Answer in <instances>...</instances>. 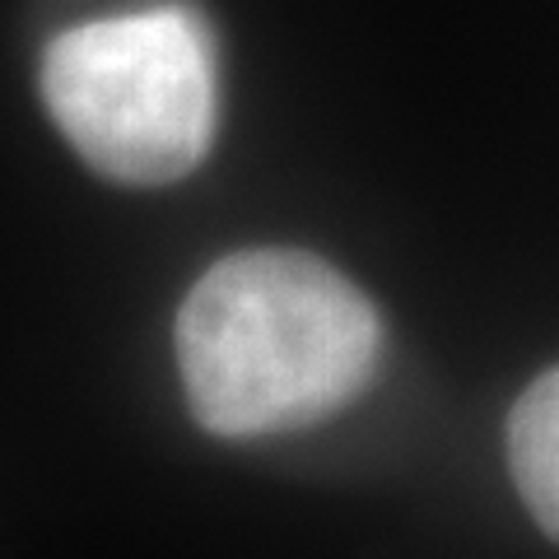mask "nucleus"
Here are the masks:
<instances>
[{
    "instance_id": "obj_2",
    "label": "nucleus",
    "mask_w": 559,
    "mask_h": 559,
    "mask_svg": "<svg viewBox=\"0 0 559 559\" xmlns=\"http://www.w3.org/2000/svg\"><path fill=\"white\" fill-rule=\"evenodd\" d=\"M43 98L94 173L127 187H168L215 140L210 33L182 5L66 28L43 57Z\"/></svg>"
},
{
    "instance_id": "obj_1",
    "label": "nucleus",
    "mask_w": 559,
    "mask_h": 559,
    "mask_svg": "<svg viewBox=\"0 0 559 559\" xmlns=\"http://www.w3.org/2000/svg\"><path fill=\"white\" fill-rule=\"evenodd\" d=\"M191 415L219 439H266L345 411L378 369V312L331 261L248 248L215 261L178 312Z\"/></svg>"
},
{
    "instance_id": "obj_3",
    "label": "nucleus",
    "mask_w": 559,
    "mask_h": 559,
    "mask_svg": "<svg viewBox=\"0 0 559 559\" xmlns=\"http://www.w3.org/2000/svg\"><path fill=\"white\" fill-rule=\"evenodd\" d=\"M509 471L527 513L550 540H559V364L527 382L509 411Z\"/></svg>"
}]
</instances>
